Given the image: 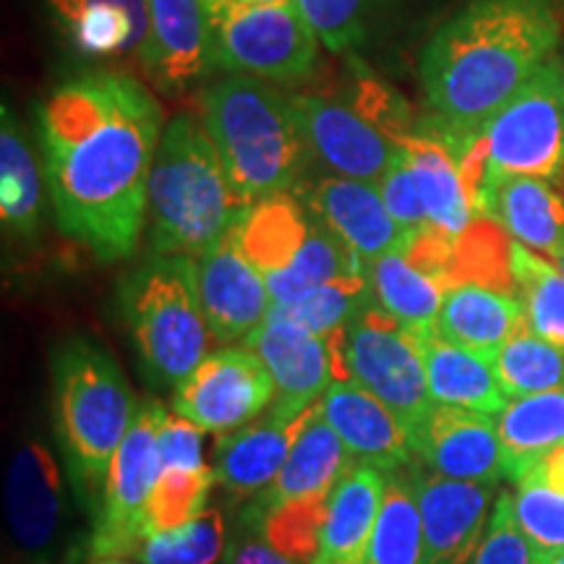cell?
Listing matches in <instances>:
<instances>
[{
	"mask_svg": "<svg viewBox=\"0 0 564 564\" xmlns=\"http://www.w3.org/2000/svg\"><path fill=\"white\" fill-rule=\"evenodd\" d=\"M40 150L55 220L102 262L137 251L150 209L162 108L131 74L76 76L42 102Z\"/></svg>",
	"mask_w": 564,
	"mask_h": 564,
	"instance_id": "1",
	"label": "cell"
},
{
	"mask_svg": "<svg viewBox=\"0 0 564 564\" xmlns=\"http://www.w3.org/2000/svg\"><path fill=\"white\" fill-rule=\"evenodd\" d=\"M560 19L549 0H470L421 53L432 131L470 139L554 58Z\"/></svg>",
	"mask_w": 564,
	"mask_h": 564,
	"instance_id": "2",
	"label": "cell"
},
{
	"mask_svg": "<svg viewBox=\"0 0 564 564\" xmlns=\"http://www.w3.org/2000/svg\"><path fill=\"white\" fill-rule=\"evenodd\" d=\"M202 123L249 204L291 194L312 165L293 97L272 82L230 74L202 97Z\"/></svg>",
	"mask_w": 564,
	"mask_h": 564,
	"instance_id": "3",
	"label": "cell"
},
{
	"mask_svg": "<svg viewBox=\"0 0 564 564\" xmlns=\"http://www.w3.org/2000/svg\"><path fill=\"white\" fill-rule=\"evenodd\" d=\"M251 207L230 181L204 123L186 112L171 118L150 175L147 228L152 253L202 257L238 228Z\"/></svg>",
	"mask_w": 564,
	"mask_h": 564,
	"instance_id": "4",
	"label": "cell"
},
{
	"mask_svg": "<svg viewBox=\"0 0 564 564\" xmlns=\"http://www.w3.org/2000/svg\"><path fill=\"white\" fill-rule=\"evenodd\" d=\"M55 429L79 489L97 494L137 419L131 384L112 356L89 337L74 335L53 352Z\"/></svg>",
	"mask_w": 564,
	"mask_h": 564,
	"instance_id": "5",
	"label": "cell"
},
{
	"mask_svg": "<svg viewBox=\"0 0 564 564\" xmlns=\"http://www.w3.org/2000/svg\"><path fill=\"white\" fill-rule=\"evenodd\" d=\"M293 105L312 158L340 178L379 183L415 133L403 97L371 74Z\"/></svg>",
	"mask_w": 564,
	"mask_h": 564,
	"instance_id": "6",
	"label": "cell"
},
{
	"mask_svg": "<svg viewBox=\"0 0 564 564\" xmlns=\"http://www.w3.org/2000/svg\"><path fill=\"white\" fill-rule=\"evenodd\" d=\"M121 306L144 369L160 387H178L209 356L194 257L152 253L123 282Z\"/></svg>",
	"mask_w": 564,
	"mask_h": 564,
	"instance_id": "7",
	"label": "cell"
},
{
	"mask_svg": "<svg viewBox=\"0 0 564 564\" xmlns=\"http://www.w3.org/2000/svg\"><path fill=\"white\" fill-rule=\"evenodd\" d=\"M444 141L460 160L474 202L499 178H556L564 171V63L549 61L481 133Z\"/></svg>",
	"mask_w": 564,
	"mask_h": 564,
	"instance_id": "8",
	"label": "cell"
},
{
	"mask_svg": "<svg viewBox=\"0 0 564 564\" xmlns=\"http://www.w3.org/2000/svg\"><path fill=\"white\" fill-rule=\"evenodd\" d=\"M238 238L267 280L272 306H291L324 282L369 274L364 259L293 192L253 204Z\"/></svg>",
	"mask_w": 564,
	"mask_h": 564,
	"instance_id": "9",
	"label": "cell"
},
{
	"mask_svg": "<svg viewBox=\"0 0 564 564\" xmlns=\"http://www.w3.org/2000/svg\"><path fill=\"white\" fill-rule=\"evenodd\" d=\"M337 382H356L377 394L413 436L436 405L429 394L419 335L369 303L356 319L329 335Z\"/></svg>",
	"mask_w": 564,
	"mask_h": 564,
	"instance_id": "10",
	"label": "cell"
},
{
	"mask_svg": "<svg viewBox=\"0 0 564 564\" xmlns=\"http://www.w3.org/2000/svg\"><path fill=\"white\" fill-rule=\"evenodd\" d=\"M217 68L272 84L312 76L322 42L293 3L212 0Z\"/></svg>",
	"mask_w": 564,
	"mask_h": 564,
	"instance_id": "11",
	"label": "cell"
},
{
	"mask_svg": "<svg viewBox=\"0 0 564 564\" xmlns=\"http://www.w3.org/2000/svg\"><path fill=\"white\" fill-rule=\"evenodd\" d=\"M165 415V408L160 403L141 405L129 434L112 457L102 510L89 544L97 560H121L144 546L147 512L162 470L160 426Z\"/></svg>",
	"mask_w": 564,
	"mask_h": 564,
	"instance_id": "12",
	"label": "cell"
},
{
	"mask_svg": "<svg viewBox=\"0 0 564 564\" xmlns=\"http://www.w3.org/2000/svg\"><path fill=\"white\" fill-rule=\"evenodd\" d=\"M278 398V387L262 358L249 348L209 352L175 387L173 411L202 432L228 434L249 426Z\"/></svg>",
	"mask_w": 564,
	"mask_h": 564,
	"instance_id": "13",
	"label": "cell"
},
{
	"mask_svg": "<svg viewBox=\"0 0 564 564\" xmlns=\"http://www.w3.org/2000/svg\"><path fill=\"white\" fill-rule=\"evenodd\" d=\"M455 238L432 228L408 232L398 249L366 267L373 301L413 333L436 327L444 293L449 291V262Z\"/></svg>",
	"mask_w": 564,
	"mask_h": 564,
	"instance_id": "14",
	"label": "cell"
},
{
	"mask_svg": "<svg viewBox=\"0 0 564 564\" xmlns=\"http://www.w3.org/2000/svg\"><path fill=\"white\" fill-rule=\"evenodd\" d=\"M411 476L423 520V564H474L497 505V484L457 481L426 468L419 457Z\"/></svg>",
	"mask_w": 564,
	"mask_h": 564,
	"instance_id": "15",
	"label": "cell"
},
{
	"mask_svg": "<svg viewBox=\"0 0 564 564\" xmlns=\"http://www.w3.org/2000/svg\"><path fill=\"white\" fill-rule=\"evenodd\" d=\"M150 30L139 61L162 91H183L217 68L212 0H147Z\"/></svg>",
	"mask_w": 564,
	"mask_h": 564,
	"instance_id": "16",
	"label": "cell"
},
{
	"mask_svg": "<svg viewBox=\"0 0 564 564\" xmlns=\"http://www.w3.org/2000/svg\"><path fill=\"white\" fill-rule=\"evenodd\" d=\"M6 502L19 552L32 564L51 562L66 525V494L58 465L45 442L30 436L17 447L6 484Z\"/></svg>",
	"mask_w": 564,
	"mask_h": 564,
	"instance_id": "17",
	"label": "cell"
},
{
	"mask_svg": "<svg viewBox=\"0 0 564 564\" xmlns=\"http://www.w3.org/2000/svg\"><path fill=\"white\" fill-rule=\"evenodd\" d=\"M238 228L196 257L204 316L217 343L246 340L272 308L270 288L243 253Z\"/></svg>",
	"mask_w": 564,
	"mask_h": 564,
	"instance_id": "18",
	"label": "cell"
},
{
	"mask_svg": "<svg viewBox=\"0 0 564 564\" xmlns=\"http://www.w3.org/2000/svg\"><path fill=\"white\" fill-rule=\"evenodd\" d=\"M243 343L270 369L278 387V398L272 405L280 411H306L319 403L329 384L337 382L329 337L308 333L306 327L291 319L267 314V319Z\"/></svg>",
	"mask_w": 564,
	"mask_h": 564,
	"instance_id": "19",
	"label": "cell"
},
{
	"mask_svg": "<svg viewBox=\"0 0 564 564\" xmlns=\"http://www.w3.org/2000/svg\"><path fill=\"white\" fill-rule=\"evenodd\" d=\"M413 453L426 468L457 481L499 484L502 447L494 415L457 405H434L413 436Z\"/></svg>",
	"mask_w": 564,
	"mask_h": 564,
	"instance_id": "20",
	"label": "cell"
},
{
	"mask_svg": "<svg viewBox=\"0 0 564 564\" xmlns=\"http://www.w3.org/2000/svg\"><path fill=\"white\" fill-rule=\"evenodd\" d=\"M299 194L324 223L369 267L373 259L398 249L408 232L394 223L377 183L324 175Z\"/></svg>",
	"mask_w": 564,
	"mask_h": 564,
	"instance_id": "21",
	"label": "cell"
},
{
	"mask_svg": "<svg viewBox=\"0 0 564 564\" xmlns=\"http://www.w3.org/2000/svg\"><path fill=\"white\" fill-rule=\"evenodd\" d=\"M324 419L335 429L352 457L373 468H405L415 460L411 434L403 421L377 394L356 382H335L319 400Z\"/></svg>",
	"mask_w": 564,
	"mask_h": 564,
	"instance_id": "22",
	"label": "cell"
},
{
	"mask_svg": "<svg viewBox=\"0 0 564 564\" xmlns=\"http://www.w3.org/2000/svg\"><path fill=\"white\" fill-rule=\"evenodd\" d=\"M316 405L319 403L301 413H288L272 405V413L264 421H253L238 432L223 434L215 442V481L232 494L264 491L278 478Z\"/></svg>",
	"mask_w": 564,
	"mask_h": 564,
	"instance_id": "23",
	"label": "cell"
},
{
	"mask_svg": "<svg viewBox=\"0 0 564 564\" xmlns=\"http://www.w3.org/2000/svg\"><path fill=\"white\" fill-rule=\"evenodd\" d=\"M478 217L497 223L512 241L556 259L564 249V199L546 178H499L476 196Z\"/></svg>",
	"mask_w": 564,
	"mask_h": 564,
	"instance_id": "24",
	"label": "cell"
},
{
	"mask_svg": "<svg viewBox=\"0 0 564 564\" xmlns=\"http://www.w3.org/2000/svg\"><path fill=\"white\" fill-rule=\"evenodd\" d=\"M387 476L356 463L329 494L319 552L312 564H369V546L382 507Z\"/></svg>",
	"mask_w": 564,
	"mask_h": 564,
	"instance_id": "25",
	"label": "cell"
},
{
	"mask_svg": "<svg viewBox=\"0 0 564 564\" xmlns=\"http://www.w3.org/2000/svg\"><path fill=\"white\" fill-rule=\"evenodd\" d=\"M352 455L345 447L340 436L327 419H324L322 405H316L306 429L295 440L291 455L278 474V478L259 494L251 514H264L278 510L288 502H299L306 497H319V494H333L337 481L352 468Z\"/></svg>",
	"mask_w": 564,
	"mask_h": 564,
	"instance_id": "26",
	"label": "cell"
},
{
	"mask_svg": "<svg viewBox=\"0 0 564 564\" xmlns=\"http://www.w3.org/2000/svg\"><path fill=\"white\" fill-rule=\"evenodd\" d=\"M419 345L426 369L429 394L436 405H457L486 415H499L510 400L499 387L491 358L449 343L436 327L421 329Z\"/></svg>",
	"mask_w": 564,
	"mask_h": 564,
	"instance_id": "27",
	"label": "cell"
},
{
	"mask_svg": "<svg viewBox=\"0 0 564 564\" xmlns=\"http://www.w3.org/2000/svg\"><path fill=\"white\" fill-rule=\"evenodd\" d=\"M405 152L419 183L429 228L449 238L463 236L478 220V209L453 147L429 131L413 133Z\"/></svg>",
	"mask_w": 564,
	"mask_h": 564,
	"instance_id": "28",
	"label": "cell"
},
{
	"mask_svg": "<svg viewBox=\"0 0 564 564\" xmlns=\"http://www.w3.org/2000/svg\"><path fill=\"white\" fill-rule=\"evenodd\" d=\"M58 30L76 51L116 58L141 53L150 30L147 0H45Z\"/></svg>",
	"mask_w": 564,
	"mask_h": 564,
	"instance_id": "29",
	"label": "cell"
},
{
	"mask_svg": "<svg viewBox=\"0 0 564 564\" xmlns=\"http://www.w3.org/2000/svg\"><path fill=\"white\" fill-rule=\"evenodd\" d=\"M523 322L525 312L518 295L460 282L444 293L436 333L449 343L494 358Z\"/></svg>",
	"mask_w": 564,
	"mask_h": 564,
	"instance_id": "30",
	"label": "cell"
},
{
	"mask_svg": "<svg viewBox=\"0 0 564 564\" xmlns=\"http://www.w3.org/2000/svg\"><path fill=\"white\" fill-rule=\"evenodd\" d=\"M494 421L502 447L505 478L518 484L535 463L564 444V390L510 400Z\"/></svg>",
	"mask_w": 564,
	"mask_h": 564,
	"instance_id": "31",
	"label": "cell"
},
{
	"mask_svg": "<svg viewBox=\"0 0 564 564\" xmlns=\"http://www.w3.org/2000/svg\"><path fill=\"white\" fill-rule=\"evenodd\" d=\"M42 186L45 171L34 158L30 139L21 129L19 118L3 105L0 126V215L3 228L13 236L30 238L42 220Z\"/></svg>",
	"mask_w": 564,
	"mask_h": 564,
	"instance_id": "32",
	"label": "cell"
},
{
	"mask_svg": "<svg viewBox=\"0 0 564 564\" xmlns=\"http://www.w3.org/2000/svg\"><path fill=\"white\" fill-rule=\"evenodd\" d=\"M373 528L369 564H423V520L411 465L390 470Z\"/></svg>",
	"mask_w": 564,
	"mask_h": 564,
	"instance_id": "33",
	"label": "cell"
},
{
	"mask_svg": "<svg viewBox=\"0 0 564 564\" xmlns=\"http://www.w3.org/2000/svg\"><path fill=\"white\" fill-rule=\"evenodd\" d=\"M510 272L528 327L564 350V274L560 267L512 241Z\"/></svg>",
	"mask_w": 564,
	"mask_h": 564,
	"instance_id": "34",
	"label": "cell"
},
{
	"mask_svg": "<svg viewBox=\"0 0 564 564\" xmlns=\"http://www.w3.org/2000/svg\"><path fill=\"white\" fill-rule=\"evenodd\" d=\"M491 361L507 400L564 390V350L535 335L528 322L514 329Z\"/></svg>",
	"mask_w": 564,
	"mask_h": 564,
	"instance_id": "35",
	"label": "cell"
},
{
	"mask_svg": "<svg viewBox=\"0 0 564 564\" xmlns=\"http://www.w3.org/2000/svg\"><path fill=\"white\" fill-rule=\"evenodd\" d=\"M371 299L373 291L369 274H350V278L324 282L291 306H272L270 314L301 324L319 337H329L356 319Z\"/></svg>",
	"mask_w": 564,
	"mask_h": 564,
	"instance_id": "36",
	"label": "cell"
},
{
	"mask_svg": "<svg viewBox=\"0 0 564 564\" xmlns=\"http://www.w3.org/2000/svg\"><path fill=\"white\" fill-rule=\"evenodd\" d=\"M512 510L520 531L535 552L552 562L564 554V494L549 486L544 478L525 474L514 484Z\"/></svg>",
	"mask_w": 564,
	"mask_h": 564,
	"instance_id": "37",
	"label": "cell"
},
{
	"mask_svg": "<svg viewBox=\"0 0 564 564\" xmlns=\"http://www.w3.org/2000/svg\"><path fill=\"white\" fill-rule=\"evenodd\" d=\"M212 484H215L212 468H162L147 512V539L173 531L207 510Z\"/></svg>",
	"mask_w": 564,
	"mask_h": 564,
	"instance_id": "38",
	"label": "cell"
},
{
	"mask_svg": "<svg viewBox=\"0 0 564 564\" xmlns=\"http://www.w3.org/2000/svg\"><path fill=\"white\" fill-rule=\"evenodd\" d=\"M225 549V520L220 510L207 507L173 531L154 533L141 546L147 564H215Z\"/></svg>",
	"mask_w": 564,
	"mask_h": 564,
	"instance_id": "39",
	"label": "cell"
},
{
	"mask_svg": "<svg viewBox=\"0 0 564 564\" xmlns=\"http://www.w3.org/2000/svg\"><path fill=\"white\" fill-rule=\"evenodd\" d=\"M327 502L329 494L306 497L299 502L282 505L272 512L253 514V523H259V531L278 552L291 556L299 564H312L316 552H319V533L324 518H327Z\"/></svg>",
	"mask_w": 564,
	"mask_h": 564,
	"instance_id": "40",
	"label": "cell"
},
{
	"mask_svg": "<svg viewBox=\"0 0 564 564\" xmlns=\"http://www.w3.org/2000/svg\"><path fill=\"white\" fill-rule=\"evenodd\" d=\"M329 53H350L364 45L384 0H293Z\"/></svg>",
	"mask_w": 564,
	"mask_h": 564,
	"instance_id": "41",
	"label": "cell"
},
{
	"mask_svg": "<svg viewBox=\"0 0 564 564\" xmlns=\"http://www.w3.org/2000/svg\"><path fill=\"white\" fill-rule=\"evenodd\" d=\"M474 564H549L520 531L512 510V491H499Z\"/></svg>",
	"mask_w": 564,
	"mask_h": 564,
	"instance_id": "42",
	"label": "cell"
},
{
	"mask_svg": "<svg viewBox=\"0 0 564 564\" xmlns=\"http://www.w3.org/2000/svg\"><path fill=\"white\" fill-rule=\"evenodd\" d=\"M379 194L394 217V223L400 225L405 232H421L429 228L426 209H423L419 183L411 171V162H408V152L403 150L398 154V160L392 162L390 171L384 173V178L377 183Z\"/></svg>",
	"mask_w": 564,
	"mask_h": 564,
	"instance_id": "43",
	"label": "cell"
},
{
	"mask_svg": "<svg viewBox=\"0 0 564 564\" xmlns=\"http://www.w3.org/2000/svg\"><path fill=\"white\" fill-rule=\"evenodd\" d=\"M202 429L181 415H165L160 426L162 468H207L202 457Z\"/></svg>",
	"mask_w": 564,
	"mask_h": 564,
	"instance_id": "44",
	"label": "cell"
},
{
	"mask_svg": "<svg viewBox=\"0 0 564 564\" xmlns=\"http://www.w3.org/2000/svg\"><path fill=\"white\" fill-rule=\"evenodd\" d=\"M225 564H299L291 556L278 552L270 541L264 539V533L259 531L257 535L243 533L238 539L230 541L228 552H225Z\"/></svg>",
	"mask_w": 564,
	"mask_h": 564,
	"instance_id": "45",
	"label": "cell"
},
{
	"mask_svg": "<svg viewBox=\"0 0 564 564\" xmlns=\"http://www.w3.org/2000/svg\"><path fill=\"white\" fill-rule=\"evenodd\" d=\"M528 474H535L539 478H544L552 489L564 494V444L562 447H556L554 453H549L541 463H535Z\"/></svg>",
	"mask_w": 564,
	"mask_h": 564,
	"instance_id": "46",
	"label": "cell"
},
{
	"mask_svg": "<svg viewBox=\"0 0 564 564\" xmlns=\"http://www.w3.org/2000/svg\"><path fill=\"white\" fill-rule=\"evenodd\" d=\"M554 262H556V267H560V270H562V274H564V249H562V253H560V257H556V259H554Z\"/></svg>",
	"mask_w": 564,
	"mask_h": 564,
	"instance_id": "47",
	"label": "cell"
},
{
	"mask_svg": "<svg viewBox=\"0 0 564 564\" xmlns=\"http://www.w3.org/2000/svg\"><path fill=\"white\" fill-rule=\"evenodd\" d=\"M251 3H291V0H251Z\"/></svg>",
	"mask_w": 564,
	"mask_h": 564,
	"instance_id": "48",
	"label": "cell"
},
{
	"mask_svg": "<svg viewBox=\"0 0 564 564\" xmlns=\"http://www.w3.org/2000/svg\"><path fill=\"white\" fill-rule=\"evenodd\" d=\"M549 564H564V554H560V556H554V560H552V562H549Z\"/></svg>",
	"mask_w": 564,
	"mask_h": 564,
	"instance_id": "49",
	"label": "cell"
},
{
	"mask_svg": "<svg viewBox=\"0 0 564 564\" xmlns=\"http://www.w3.org/2000/svg\"><path fill=\"white\" fill-rule=\"evenodd\" d=\"M110 564H131V562H123V560H110Z\"/></svg>",
	"mask_w": 564,
	"mask_h": 564,
	"instance_id": "50",
	"label": "cell"
},
{
	"mask_svg": "<svg viewBox=\"0 0 564 564\" xmlns=\"http://www.w3.org/2000/svg\"><path fill=\"white\" fill-rule=\"evenodd\" d=\"M100 564H110V560H102V562H100Z\"/></svg>",
	"mask_w": 564,
	"mask_h": 564,
	"instance_id": "51",
	"label": "cell"
}]
</instances>
